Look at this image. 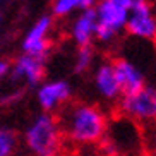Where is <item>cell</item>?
<instances>
[{
  "label": "cell",
  "instance_id": "4fadbf2b",
  "mask_svg": "<svg viewBox=\"0 0 156 156\" xmlns=\"http://www.w3.org/2000/svg\"><path fill=\"white\" fill-rule=\"evenodd\" d=\"M84 9H86L84 0H53V4H51V12L58 19L70 17Z\"/></svg>",
  "mask_w": 156,
  "mask_h": 156
},
{
  "label": "cell",
  "instance_id": "8992f818",
  "mask_svg": "<svg viewBox=\"0 0 156 156\" xmlns=\"http://www.w3.org/2000/svg\"><path fill=\"white\" fill-rule=\"evenodd\" d=\"M51 29H53L51 16H41L40 19H36L21 41V50L24 55L45 58L51 48Z\"/></svg>",
  "mask_w": 156,
  "mask_h": 156
},
{
  "label": "cell",
  "instance_id": "6da1fadb",
  "mask_svg": "<svg viewBox=\"0 0 156 156\" xmlns=\"http://www.w3.org/2000/svg\"><path fill=\"white\" fill-rule=\"evenodd\" d=\"M64 137L77 146L100 144L108 134L110 119L100 105L74 103L69 105L60 120Z\"/></svg>",
  "mask_w": 156,
  "mask_h": 156
},
{
  "label": "cell",
  "instance_id": "5bb4252c",
  "mask_svg": "<svg viewBox=\"0 0 156 156\" xmlns=\"http://www.w3.org/2000/svg\"><path fill=\"white\" fill-rule=\"evenodd\" d=\"M16 149H17L16 130L0 124V156H14Z\"/></svg>",
  "mask_w": 156,
  "mask_h": 156
},
{
  "label": "cell",
  "instance_id": "ba28073f",
  "mask_svg": "<svg viewBox=\"0 0 156 156\" xmlns=\"http://www.w3.org/2000/svg\"><path fill=\"white\" fill-rule=\"evenodd\" d=\"M45 72V58L24 55V53H21L9 67V77L14 83H23L31 87H38L43 83Z\"/></svg>",
  "mask_w": 156,
  "mask_h": 156
},
{
  "label": "cell",
  "instance_id": "8fae6325",
  "mask_svg": "<svg viewBox=\"0 0 156 156\" xmlns=\"http://www.w3.org/2000/svg\"><path fill=\"white\" fill-rule=\"evenodd\" d=\"M113 70L119 81L122 94H130V93L141 89L146 84V74L136 62H132L127 57H117L112 60Z\"/></svg>",
  "mask_w": 156,
  "mask_h": 156
},
{
  "label": "cell",
  "instance_id": "277c9868",
  "mask_svg": "<svg viewBox=\"0 0 156 156\" xmlns=\"http://www.w3.org/2000/svg\"><path fill=\"white\" fill-rule=\"evenodd\" d=\"M94 12L98 21L96 41L101 45H112L127 28L129 10L113 2L100 0L94 7Z\"/></svg>",
  "mask_w": 156,
  "mask_h": 156
},
{
  "label": "cell",
  "instance_id": "5b68a950",
  "mask_svg": "<svg viewBox=\"0 0 156 156\" xmlns=\"http://www.w3.org/2000/svg\"><path fill=\"white\" fill-rule=\"evenodd\" d=\"M72 84L65 79H50L43 81L36 87V101L41 112L45 113H55L57 110L69 105L72 100Z\"/></svg>",
  "mask_w": 156,
  "mask_h": 156
},
{
  "label": "cell",
  "instance_id": "52a82bcc",
  "mask_svg": "<svg viewBox=\"0 0 156 156\" xmlns=\"http://www.w3.org/2000/svg\"><path fill=\"white\" fill-rule=\"evenodd\" d=\"M125 31L136 40L154 41L156 40V9L151 2L142 4L129 12Z\"/></svg>",
  "mask_w": 156,
  "mask_h": 156
},
{
  "label": "cell",
  "instance_id": "2e32d148",
  "mask_svg": "<svg viewBox=\"0 0 156 156\" xmlns=\"http://www.w3.org/2000/svg\"><path fill=\"white\" fill-rule=\"evenodd\" d=\"M108 2H113V4L124 7V9H127L129 12H130L132 9H136V7H139V5H142V4H147V2H151V0H108Z\"/></svg>",
  "mask_w": 156,
  "mask_h": 156
},
{
  "label": "cell",
  "instance_id": "9c48e42d",
  "mask_svg": "<svg viewBox=\"0 0 156 156\" xmlns=\"http://www.w3.org/2000/svg\"><path fill=\"white\" fill-rule=\"evenodd\" d=\"M96 31H98V21L94 9H84L74 14L69 24V36L74 41V45L81 46H93L96 41Z\"/></svg>",
  "mask_w": 156,
  "mask_h": 156
},
{
  "label": "cell",
  "instance_id": "7c38bea8",
  "mask_svg": "<svg viewBox=\"0 0 156 156\" xmlns=\"http://www.w3.org/2000/svg\"><path fill=\"white\" fill-rule=\"evenodd\" d=\"M96 65V50L93 46H81L76 51L74 57V72L83 76V74L93 72Z\"/></svg>",
  "mask_w": 156,
  "mask_h": 156
},
{
  "label": "cell",
  "instance_id": "ac0fdd59",
  "mask_svg": "<svg viewBox=\"0 0 156 156\" xmlns=\"http://www.w3.org/2000/svg\"><path fill=\"white\" fill-rule=\"evenodd\" d=\"M4 2H5V0H0V5H2V4H4Z\"/></svg>",
  "mask_w": 156,
  "mask_h": 156
},
{
  "label": "cell",
  "instance_id": "7a4b0ae2",
  "mask_svg": "<svg viewBox=\"0 0 156 156\" xmlns=\"http://www.w3.org/2000/svg\"><path fill=\"white\" fill-rule=\"evenodd\" d=\"M24 144L33 156H60L64 147L60 120L51 113H38L24 130Z\"/></svg>",
  "mask_w": 156,
  "mask_h": 156
},
{
  "label": "cell",
  "instance_id": "30bf717a",
  "mask_svg": "<svg viewBox=\"0 0 156 156\" xmlns=\"http://www.w3.org/2000/svg\"><path fill=\"white\" fill-rule=\"evenodd\" d=\"M93 86H94V91L98 93V96L101 100H105L106 103H119V100L122 98V91H120L112 62L103 60V62H98L94 65Z\"/></svg>",
  "mask_w": 156,
  "mask_h": 156
},
{
  "label": "cell",
  "instance_id": "3957f363",
  "mask_svg": "<svg viewBox=\"0 0 156 156\" xmlns=\"http://www.w3.org/2000/svg\"><path fill=\"white\" fill-rule=\"evenodd\" d=\"M117 105L120 115L129 122L146 129L156 125V87L151 84L146 83L137 91L122 94Z\"/></svg>",
  "mask_w": 156,
  "mask_h": 156
},
{
  "label": "cell",
  "instance_id": "9a60e30c",
  "mask_svg": "<svg viewBox=\"0 0 156 156\" xmlns=\"http://www.w3.org/2000/svg\"><path fill=\"white\" fill-rule=\"evenodd\" d=\"M144 154L156 156V125L147 127L144 132Z\"/></svg>",
  "mask_w": 156,
  "mask_h": 156
},
{
  "label": "cell",
  "instance_id": "e0dca14e",
  "mask_svg": "<svg viewBox=\"0 0 156 156\" xmlns=\"http://www.w3.org/2000/svg\"><path fill=\"white\" fill-rule=\"evenodd\" d=\"M9 67H10V64H7L5 60H0V83L9 76Z\"/></svg>",
  "mask_w": 156,
  "mask_h": 156
}]
</instances>
